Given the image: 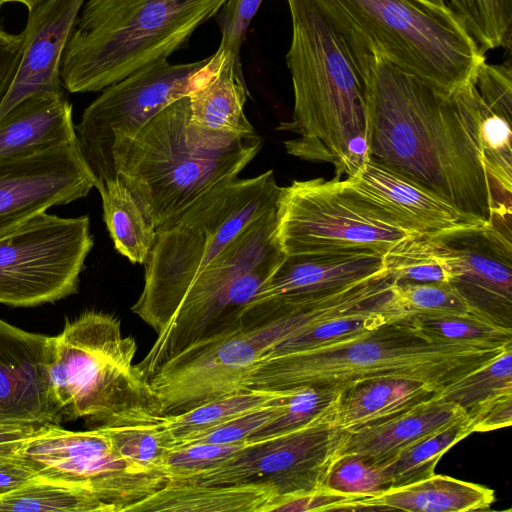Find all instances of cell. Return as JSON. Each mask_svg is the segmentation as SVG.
I'll return each mask as SVG.
<instances>
[{"label": "cell", "mask_w": 512, "mask_h": 512, "mask_svg": "<svg viewBox=\"0 0 512 512\" xmlns=\"http://www.w3.org/2000/svg\"><path fill=\"white\" fill-rule=\"evenodd\" d=\"M364 81L368 159L486 224L511 221L483 161L474 77L447 93L374 57Z\"/></svg>", "instance_id": "6da1fadb"}, {"label": "cell", "mask_w": 512, "mask_h": 512, "mask_svg": "<svg viewBox=\"0 0 512 512\" xmlns=\"http://www.w3.org/2000/svg\"><path fill=\"white\" fill-rule=\"evenodd\" d=\"M494 500V491L489 488L433 474L410 484L354 499L343 505L340 511L466 512L487 509Z\"/></svg>", "instance_id": "cb8c5ba5"}, {"label": "cell", "mask_w": 512, "mask_h": 512, "mask_svg": "<svg viewBox=\"0 0 512 512\" xmlns=\"http://www.w3.org/2000/svg\"><path fill=\"white\" fill-rule=\"evenodd\" d=\"M357 497L331 491L325 488L303 493L278 504L274 511H340L347 502Z\"/></svg>", "instance_id": "ee69618b"}, {"label": "cell", "mask_w": 512, "mask_h": 512, "mask_svg": "<svg viewBox=\"0 0 512 512\" xmlns=\"http://www.w3.org/2000/svg\"><path fill=\"white\" fill-rule=\"evenodd\" d=\"M322 487L357 498L387 489L381 467L355 455L336 457Z\"/></svg>", "instance_id": "8d00e7d4"}, {"label": "cell", "mask_w": 512, "mask_h": 512, "mask_svg": "<svg viewBox=\"0 0 512 512\" xmlns=\"http://www.w3.org/2000/svg\"><path fill=\"white\" fill-rule=\"evenodd\" d=\"M448 6L484 53L511 47L512 0H449Z\"/></svg>", "instance_id": "e575fe53"}, {"label": "cell", "mask_w": 512, "mask_h": 512, "mask_svg": "<svg viewBox=\"0 0 512 512\" xmlns=\"http://www.w3.org/2000/svg\"><path fill=\"white\" fill-rule=\"evenodd\" d=\"M292 24L286 54L294 95L292 118L279 130L290 155L330 163L336 179L355 175L368 159L364 77L320 0H286Z\"/></svg>", "instance_id": "7a4b0ae2"}, {"label": "cell", "mask_w": 512, "mask_h": 512, "mask_svg": "<svg viewBox=\"0 0 512 512\" xmlns=\"http://www.w3.org/2000/svg\"><path fill=\"white\" fill-rule=\"evenodd\" d=\"M438 391L420 380L405 377H375L343 388L337 422L354 429L409 409L436 396Z\"/></svg>", "instance_id": "d4e9b609"}, {"label": "cell", "mask_w": 512, "mask_h": 512, "mask_svg": "<svg viewBox=\"0 0 512 512\" xmlns=\"http://www.w3.org/2000/svg\"><path fill=\"white\" fill-rule=\"evenodd\" d=\"M507 347L432 341L408 314L341 341L269 355L254 368L247 389L346 387L364 379L394 376L420 380L439 392Z\"/></svg>", "instance_id": "277c9868"}, {"label": "cell", "mask_w": 512, "mask_h": 512, "mask_svg": "<svg viewBox=\"0 0 512 512\" xmlns=\"http://www.w3.org/2000/svg\"><path fill=\"white\" fill-rule=\"evenodd\" d=\"M283 393L249 389L174 416H159L158 421L171 437L174 449L241 414L273 403Z\"/></svg>", "instance_id": "f1b7e54d"}, {"label": "cell", "mask_w": 512, "mask_h": 512, "mask_svg": "<svg viewBox=\"0 0 512 512\" xmlns=\"http://www.w3.org/2000/svg\"><path fill=\"white\" fill-rule=\"evenodd\" d=\"M263 0H227L218 12L217 23L221 32V41L213 54V61L221 63L228 59L241 67L240 49L245 40L248 27L260 8Z\"/></svg>", "instance_id": "60d3db41"}, {"label": "cell", "mask_w": 512, "mask_h": 512, "mask_svg": "<svg viewBox=\"0 0 512 512\" xmlns=\"http://www.w3.org/2000/svg\"><path fill=\"white\" fill-rule=\"evenodd\" d=\"M13 455V454H12ZM0 456H4V455H0Z\"/></svg>", "instance_id": "f907efd6"}, {"label": "cell", "mask_w": 512, "mask_h": 512, "mask_svg": "<svg viewBox=\"0 0 512 512\" xmlns=\"http://www.w3.org/2000/svg\"><path fill=\"white\" fill-rule=\"evenodd\" d=\"M396 292L411 314L444 316L478 313L448 283L396 284Z\"/></svg>", "instance_id": "f35d334b"}, {"label": "cell", "mask_w": 512, "mask_h": 512, "mask_svg": "<svg viewBox=\"0 0 512 512\" xmlns=\"http://www.w3.org/2000/svg\"><path fill=\"white\" fill-rule=\"evenodd\" d=\"M191 121L213 131L251 133L256 131L244 112L249 92L242 68L228 59L188 94Z\"/></svg>", "instance_id": "4316f807"}, {"label": "cell", "mask_w": 512, "mask_h": 512, "mask_svg": "<svg viewBox=\"0 0 512 512\" xmlns=\"http://www.w3.org/2000/svg\"><path fill=\"white\" fill-rule=\"evenodd\" d=\"M343 435L337 416L320 418L285 433L255 438L251 445L210 469L167 481L259 484L276 496V507L289 498L322 488Z\"/></svg>", "instance_id": "5bb4252c"}, {"label": "cell", "mask_w": 512, "mask_h": 512, "mask_svg": "<svg viewBox=\"0 0 512 512\" xmlns=\"http://www.w3.org/2000/svg\"><path fill=\"white\" fill-rule=\"evenodd\" d=\"M24 46L23 32L12 34L0 26V104L19 67Z\"/></svg>", "instance_id": "f6af8a7d"}, {"label": "cell", "mask_w": 512, "mask_h": 512, "mask_svg": "<svg viewBox=\"0 0 512 512\" xmlns=\"http://www.w3.org/2000/svg\"><path fill=\"white\" fill-rule=\"evenodd\" d=\"M476 89L484 103L495 113L511 121L512 70L510 64L484 61L474 75Z\"/></svg>", "instance_id": "b9f144b4"}, {"label": "cell", "mask_w": 512, "mask_h": 512, "mask_svg": "<svg viewBox=\"0 0 512 512\" xmlns=\"http://www.w3.org/2000/svg\"><path fill=\"white\" fill-rule=\"evenodd\" d=\"M383 265L396 284H449L452 276L448 258L430 236L399 242L383 255Z\"/></svg>", "instance_id": "d6a6232c"}, {"label": "cell", "mask_w": 512, "mask_h": 512, "mask_svg": "<svg viewBox=\"0 0 512 512\" xmlns=\"http://www.w3.org/2000/svg\"><path fill=\"white\" fill-rule=\"evenodd\" d=\"M158 417L144 421H119L98 427L113 448L126 459L146 468L163 472L168 453L173 449L169 434L161 427Z\"/></svg>", "instance_id": "836d02e7"}, {"label": "cell", "mask_w": 512, "mask_h": 512, "mask_svg": "<svg viewBox=\"0 0 512 512\" xmlns=\"http://www.w3.org/2000/svg\"><path fill=\"white\" fill-rule=\"evenodd\" d=\"M471 432H488L512 424V391L492 396L466 412Z\"/></svg>", "instance_id": "7bdbcfd3"}, {"label": "cell", "mask_w": 512, "mask_h": 512, "mask_svg": "<svg viewBox=\"0 0 512 512\" xmlns=\"http://www.w3.org/2000/svg\"><path fill=\"white\" fill-rule=\"evenodd\" d=\"M97 179L76 140L0 160V236L53 206L88 195Z\"/></svg>", "instance_id": "2e32d148"}, {"label": "cell", "mask_w": 512, "mask_h": 512, "mask_svg": "<svg viewBox=\"0 0 512 512\" xmlns=\"http://www.w3.org/2000/svg\"><path fill=\"white\" fill-rule=\"evenodd\" d=\"M263 357L241 321L196 341L147 378L159 416H174L248 390V379Z\"/></svg>", "instance_id": "9a60e30c"}, {"label": "cell", "mask_w": 512, "mask_h": 512, "mask_svg": "<svg viewBox=\"0 0 512 512\" xmlns=\"http://www.w3.org/2000/svg\"><path fill=\"white\" fill-rule=\"evenodd\" d=\"M262 146L256 131L219 132L194 124L186 95L134 136L115 142L111 157L116 177L157 231L212 187L237 178Z\"/></svg>", "instance_id": "3957f363"}, {"label": "cell", "mask_w": 512, "mask_h": 512, "mask_svg": "<svg viewBox=\"0 0 512 512\" xmlns=\"http://www.w3.org/2000/svg\"><path fill=\"white\" fill-rule=\"evenodd\" d=\"M72 105L64 93L33 94L0 118V160L76 140Z\"/></svg>", "instance_id": "603a6c76"}, {"label": "cell", "mask_w": 512, "mask_h": 512, "mask_svg": "<svg viewBox=\"0 0 512 512\" xmlns=\"http://www.w3.org/2000/svg\"><path fill=\"white\" fill-rule=\"evenodd\" d=\"M44 0H0V6L7 3H20L26 6L29 10L35 8L37 5L42 3Z\"/></svg>", "instance_id": "c3c4849f"}, {"label": "cell", "mask_w": 512, "mask_h": 512, "mask_svg": "<svg viewBox=\"0 0 512 512\" xmlns=\"http://www.w3.org/2000/svg\"><path fill=\"white\" fill-rule=\"evenodd\" d=\"M276 207L250 223L198 274L155 331L153 345L135 364L146 381L186 347L240 323L243 310L286 256L275 238Z\"/></svg>", "instance_id": "9c48e42d"}, {"label": "cell", "mask_w": 512, "mask_h": 512, "mask_svg": "<svg viewBox=\"0 0 512 512\" xmlns=\"http://www.w3.org/2000/svg\"><path fill=\"white\" fill-rule=\"evenodd\" d=\"M227 0H86L64 49L61 84L102 91L166 60L216 16Z\"/></svg>", "instance_id": "5b68a950"}, {"label": "cell", "mask_w": 512, "mask_h": 512, "mask_svg": "<svg viewBox=\"0 0 512 512\" xmlns=\"http://www.w3.org/2000/svg\"><path fill=\"white\" fill-rule=\"evenodd\" d=\"M507 391H512V346L458 378L438 395L457 404L466 413L480 402Z\"/></svg>", "instance_id": "d590c367"}, {"label": "cell", "mask_w": 512, "mask_h": 512, "mask_svg": "<svg viewBox=\"0 0 512 512\" xmlns=\"http://www.w3.org/2000/svg\"><path fill=\"white\" fill-rule=\"evenodd\" d=\"M431 1H434V2H437V3H444V0H431Z\"/></svg>", "instance_id": "681fc988"}, {"label": "cell", "mask_w": 512, "mask_h": 512, "mask_svg": "<svg viewBox=\"0 0 512 512\" xmlns=\"http://www.w3.org/2000/svg\"><path fill=\"white\" fill-rule=\"evenodd\" d=\"M36 473L24 464L16 455L0 456V496L18 489Z\"/></svg>", "instance_id": "bcb514c9"}, {"label": "cell", "mask_w": 512, "mask_h": 512, "mask_svg": "<svg viewBox=\"0 0 512 512\" xmlns=\"http://www.w3.org/2000/svg\"><path fill=\"white\" fill-rule=\"evenodd\" d=\"M93 245L88 215L47 211L0 236V304L34 307L76 294Z\"/></svg>", "instance_id": "8fae6325"}, {"label": "cell", "mask_w": 512, "mask_h": 512, "mask_svg": "<svg viewBox=\"0 0 512 512\" xmlns=\"http://www.w3.org/2000/svg\"><path fill=\"white\" fill-rule=\"evenodd\" d=\"M53 337L0 319V425L39 428L62 416L51 385Z\"/></svg>", "instance_id": "ac0fdd59"}, {"label": "cell", "mask_w": 512, "mask_h": 512, "mask_svg": "<svg viewBox=\"0 0 512 512\" xmlns=\"http://www.w3.org/2000/svg\"><path fill=\"white\" fill-rule=\"evenodd\" d=\"M348 182L389 211L407 229L432 236L485 225L411 180L367 159Z\"/></svg>", "instance_id": "ffe728a7"}, {"label": "cell", "mask_w": 512, "mask_h": 512, "mask_svg": "<svg viewBox=\"0 0 512 512\" xmlns=\"http://www.w3.org/2000/svg\"><path fill=\"white\" fill-rule=\"evenodd\" d=\"M38 428L0 425V455H12Z\"/></svg>", "instance_id": "7dc6e473"}, {"label": "cell", "mask_w": 512, "mask_h": 512, "mask_svg": "<svg viewBox=\"0 0 512 512\" xmlns=\"http://www.w3.org/2000/svg\"><path fill=\"white\" fill-rule=\"evenodd\" d=\"M15 455L39 477L91 491L110 512H135L167 481L164 472L120 455L98 427L72 431L59 424L44 425Z\"/></svg>", "instance_id": "7c38bea8"}, {"label": "cell", "mask_w": 512, "mask_h": 512, "mask_svg": "<svg viewBox=\"0 0 512 512\" xmlns=\"http://www.w3.org/2000/svg\"><path fill=\"white\" fill-rule=\"evenodd\" d=\"M212 57L182 64L159 61L106 87L86 107L75 132L97 179L95 188L117 178L114 143L134 136L159 111L199 87L213 72Z\"/></svg>", "instance_id": "4fadbf2b"}, {"label": "cell", "mask_w": 512, "mask_h": 512, "mask_svg": "<svg viewBox=\"0 0 512 512\" xmlns=\"http://www.w3.org/2000/svg\"><path fill=\"white\" fill-rule=\"evenodd\" d=\"M412 315L416 328L432 341L477 347L503 348L512 345L511 327L480 313Z\"/></svg>", "instance_id": "1f68e13d"}, {"label": "cell", "mask_w": 512, "mask_h": 512, "mask_svg": "<svg viewBox=\"0 0 512 512\" xmlns=\"http://www.w3.org/2000/svg\"><path fill=\"white\" fill-rule=\"evenodd\" d=\"M417 235L347 179L294 180L280 189L275 238L286 256L349 251L383 256Z\"/></svg>", "instance_id": "30bf717a"}, {"label": "cell", "mask_w": 512, "mask_h": 512, "mask_svg": "<svg viewBox=\"0 0 512 512\" xmlns=\"http://www.w3.org/2000/svg\"><path fill=\"white\" fill-rule=\"evenodd\" d=\"M103 220L115 250L132 264H145L154 246L156 230L144 216L128 188L118 179L97 188Z\"/></svg>", "instance_id": "83f0119b"}, {"label": "cell", "mask_w": 512, "mask_h": 512, "mask_svg": "<svg viewBox=\"0 0 512 512\" xmlns=\"http://www.w3.org/2000/svg\"><path fill=\"white\" fill-rule=\"evenodd\" d=\"M430 237L449 260V284L474 311L511 327V224L492 221Z\"/></svg>", "instance_id": "e0dca14e"}, {"label": "cell", "mask_w": 512, "mask_h": 512, "mask_svg": "<svg viewBox=\"0 0 512 512\" xmlns=\"http://www.w3.org/2000/svg\"><path fill=\"white\" fill-rule=\"evenodd\" d=\"M383 270V256L368 251L289 255L250 303L271 298L324 296Z\"/></svg>", "instance_id": "44dd1931"}, {"label": "cell", "mask_w": 512, "mask_h": 512, "mask_svg": "<svg viewBox=\"0 0 512 512\" xmlns=\"http://www.w3.org/2000/svg\"><path fill=\"white\" fill-rule=\"evenodd\" d=\"M275 495L258 484H184L166 481L138 511L225 512L273 511Z\"/></svg>", "instance_id": "484cf974"}, {"label": "cell", "mask_w": 512, "mask_h": 512, "mask_svg": "<svg viewBox=\"0 0 512 512\" xmlns=\"http://www.w3.org/2000/svg\"><path fill=\"white\" fill-rule=\"evenodd\" d=\"M465 417L462 408L437 394L377 422L344 430L337 457L355 455L379 465L413 442Z\"/></svg>", "instance_id": "7402d4cb"}, {"label": "cell", "mask_w": 512, "mask_h": 512, "mask_svg": "<svg viewBox=\"0 0 512 512\" xmlns=\"http://www.w3.org/2000/svg\"><path fill=\"white\" fill-rule=\"evenodd\" d=\"M471 433L465 417L398 451L379 464L387 489L432 476L442 455Z\"/></svg>", "instance_id": "f546056e"}, {"label": "cell", "mask_w": 512, "mask_h": 512, "mask_svg": "<svg viewBox=\"0 0 512 512\" xmlns=\"http://www.w3.org/2000/svg\"><path fill=\"white\" fill-rule=\"evenodd\" d=\"M280 189L273 170L228 179L158 229L132 312L155 332L198 274L250 223L277 206Z\"/></svg>", "instance_id": "52a82bcc"}, {"label": "cell", "mask_w": 512, "mask_h": 512, "mask_svg": "<svg viewBox=\"0 0 512 512\" xmlns=\"http://www.w3.org/2000/svg\"><path fill=\"white\" fill-rule=\"evenodd\" d=\"M283 391V395L273 403L241 414L186 441L181 446L201 442L234 443L256 437L260 431L284 413L291 389Z\"/></svg>", "instance_id": "ab89813d"}, {"label": "cell", "mask_w": 512, "mask_h": 512, "mask_svg": "<svg viewBox=\"0 0 512 512\" xmlns=\"http://www.w3.org/2000/svg\"><path fill=\"white\" fill-rule=\"evenodd\" d=\"M255 441L234 443H193L172 449L164 462L167 479L186 478L210 469L239 453Z\"/></svg>", "instance_id": "74e56055"}, {"label": "cell", "mask_w": 512, "mask_h": 512, "mask_svg": "<svg viewBox=\"0 0 512 512\" xmlns=\"http://www.w3.org/2000/svg\"><path fill=\"white\" fill-rule=\"evenodd\" d=\"M136 341L112 314L86 311L53 336L51 385L67 419L101 424L152 420L157 400L133 360Z\"/></svg>", "instance_id": "ba28073f"}, {"label": "cell", "mask_w": 512, "mask_h": 512, "mask_svg": "<svg viewBox=\"0 0 512 512\" xmlns=\"http://www.w3.org/2000/svg\"><path fill=\"white\" fill-rule=\"evenodd\" d=\"M363 75L381 57L450 93L474 77L485 53L454 11L431 0H320Z\"/></svg>", "instance_id": "8992f818"}, {"label": "cell", "mask_w": 512, "mask_h": 512, "mask_svg": "<svg viewBox=\"0 0 512 512\" xmlns=\"http://www.w3.org/2000/svg\"><path fill=\"white\" fill-rule=\"evenodd\" d=\"M0 511L110 512V509L87 489L36 476L0 496Z\"/></svg>", "instance_id": "4dcf8cb0"}, {"label": "cell", "mask_w": 512, "mask_h": 512, "mask_svg": "<svg viewBox=\"0 0 512 512\" xmlns=\"http://www.w3.org/2000/svg\"><path fill=\"white\" fill-rule=\"evenodd\" d=\"M86 0H44L28 11L22 58L0 104V118L23 99L37 93L60 94L64 49Z\"/></svg>", "instance_id": "d6986e66"}]
</instances>
